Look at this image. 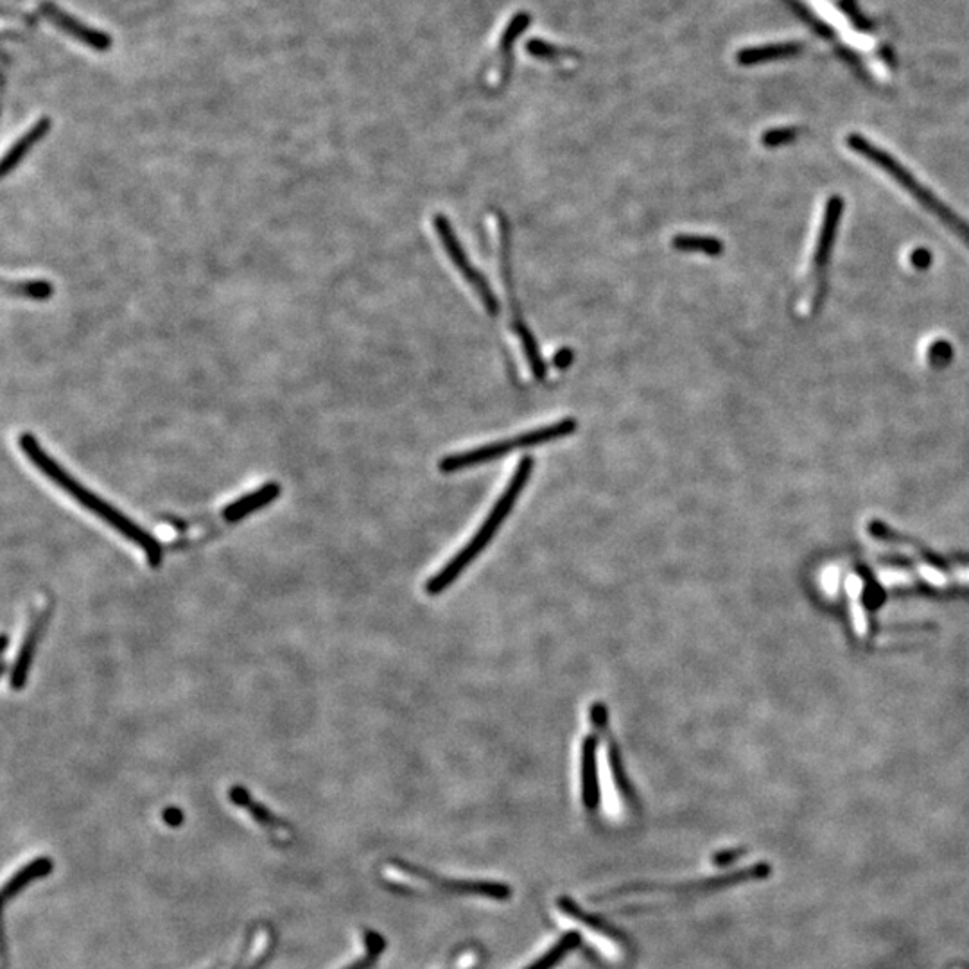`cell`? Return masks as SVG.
<instances>
[{
    "label": "cell",
    "instance_id": "cell-33",
    "mask_svg": "<svg viewBox=\"0 0 969 969\" xmlns=\"http://www.w3.org/2000/svg\"><path fill=\"white\" fill-rule=\"evenodd\" d=\"M573 361H574V352H573L571 348H561V350L553 356V367L559 368V370L569 368Z\"/></svg>",
    "mask_w": 969,
    "mask_h": 969
},
{
    "label": "cell",
    "instance_id": "cell-31",
    "mask_svg": "<svg viewBox=\"0 0 969 969\" xmlns=\"http://www.w3.org/2000/svg\"><path fill=\"white\" fill-rule=\"evenodd\" d=\"M162 818L169 827H180L183 824V820H185V815H183V811L180 808L167 807L162 813Z\"/></svg>",
    "mask_w": 969,
    "mask_h": 969
},
{
    "label": "cell",
    "instance_id": "cell-23",
    "mask_svg": "<svg viewBox=\"0 0 969 969\" xmlns=\"http://www.w3.org/2000/svg\"><path fill=\"white\" fill-rule=\"evenodd\" d=\"M580 939H582V937H580L578 932H567L564 937H563L552 950H548L543 957H539L533 964H530L528 968L524 969L555 968L571 950H574V948L580 945Z\"/></svg>",
    "mask_w": 969,
    "mask_h": 969
},
{
    "label": "cell",
    "instance_id": "cell-10",
    "mask_svg": "<svg viewBox=\"0 0 969 969\" xmlns=\"http://www.w3.org/2000/svg\"><path fill=\"white\" fill-rule=\"evenodd\" d=\"M514 447H515V442H514V440H506V442H503V440H499V442H492V444H486V445L476 447V449H471V451H465V453H456V455H451V456L442 458L440 464H438V469H440V473H444V475H451V473L465 471V469L482 465V464H486V462H494V460L504 458L506 455L512 453Z\"/></svg>",
    "mask_w": 969,
    "mask_h": 969
},
{
    "label": "cell",
    "instance_id": "cell-17",
    "mask_svg": "<svg viewBox=\"0 0 969 969\" xmlns=\"http://www.w3.org/2000/svg\"><path fill=\"white\" fill-rule=\"evenodd\" d=\"M799 51H801V47L798 44H788V42L767 44V45H756V47L741 49L738 53L736 60L743 67H752V65H759V64H767V62L796 56V54H799Z\"/></svg>",
    "mask_w": 969,
    "mask_h": 969
},
{
    "label": "cell",
    "instance_id": "cell-14",
    "mask_svg": "<svg viewBox=\"0 0 969 969\" xmlns=\"http://www.w3.org/2000/svg\"><path fill=\"white\" fill-rule=\"evenodd\" d=\"M51 119L49 117H42L29 132H25L11 148L9 152L4 155L2 163H0V174L2 178H5L9 172H13L18 163L24 161L27 157V153L40 142L47 137V133L51 132Z\"/></svg>",
    "mask_w": 969,
    "mask_h": 969
},
{
    "label": "cell",
    "instance_id": "cell-13",
    "mask_svg": "<svg viewBox=\"0 0 969 969\" xmlns=\"http://www.w3.org/2000/svg\"><path fill=\"white\" fill-rule=\"evenodd\" d=\"M229 799H230L232 805L242 808L264 829H268V831H275V829L291 831V824L289 822H286L284 818L277 817L269 808L264 807L262 803H257L253 799V796L241 785H236V787H232L229 790Z\"/></svg>",
    "mask_w": 969,
    "mask_h": 969
},
{
    "label": "cell",
    "instance_id": "cell-34",
    "mask_svg": "<svg viewBox=\"0 0 969 969\" xmlns=\"http://www.w3.org/2000/svg\"><path fill=\"white\" fill-rule=\"evenodd\" d=\"M736 856H738V851H726V853L717 855V856L713 858V864H715V866H727V864H730Z\"/></svg>",
    "mask_w": 969,
    "mask_h": 969
},
{
    "label": "cell",
    "instance_id": "cell-28",
    "mask_svg": "<svg viewBox=\"0 0 969 969\" xmlns=\"http://www.w3.org/2000/svg\"><path fill=\"white\" fill-rule=\"evenodd\" d=\"M609 754H611L609 758H611V767H612V774H614V779H616V787L622 790V794L625 798L631 799V787H629V781H627V776H625V770H623L620 749L614 743H611Z\"/></svg>",
    "mask_w": 969,
    "mask_h": 969
},
{
    "label": "cell",
    "instance_id": "cell-6",
    "mask_svg": "<svg viewBox=\"0 0 969 969\" xmlns=\"http://www.w3.org/2000/svg\"><path fill=\"white\" fill-rule=\"evenodd\" d=\"M842 209H844L842 198L831 196L827 200L826 210H824V218H822V227H820L818 240L815 244L813 268H815V277H817L815 282H817V304L818 306H820V299L824 295V269H826L827 260L831 257V248L835 244V234H837V229H838Z\"/></svg>",
    "mask_w": 969,
    "mask_h": 969
},
{
    "label": "cell",
    "instance_id": "cell-30",
    "mask_svg": "<svg viewBox=\"0 0 969 969\" xmlns=\"http://www.w3.org/2000/svg\"><path fill=\"white\" fill-rule=\"evenodd\" d=\"M910 264H912L915 269H926V268L932 264V253H930V250H926V248H915V250L910 253Z\"/></svg>",
    "mask_w": 969,
    "mask_h": 969
},
{
    "label": "cell",
    "instance_id": "cell-7",
    "mask_svg": "<svg viewBox=\"0 0 969 969\" xmlns=\"http://www.w3.org/2000/svg\"><path fill=\"white\" fill-rule=\"evenodd\" d=\"M768 873V867L759 864V866H754V867H749V869H743V871H736V873H729L724 876H713V878H708V880H699V882H691V884H684V886H670V887H664V886H627V887L614 888L612 892H609L611 897H618V896H623V894H632V892H697V890H717V888L729 887V886H734V884H741L745 880H752V878H763L765 875Z\"/></svg>",
    "mask_w": 969,
    "mask_h": 969
},
{
    "label": "cell",
    "instance_id": "cell-15",
    "mask_svg": "<svg viewBox=\"0 0 969 969\" xmlns=\"http://www.w3.org/2000/svg\"><path fill=\"white\" fill-rule=\"evenodd\" d=\"M54 871V862L49 856H38L31 862H27L24 867H20L18 873H15L2 888L4 901H11L15 896H18L25 887H29L33 882L47 878Z\"/></svg>",
    "mask_w": 969,
    "mask_h": 969
},
{
    "label": "cell",
    "instance_id": "cell-25",
    "mask_svg": "<svg viewBox=\"0 0 969 969\" xmlns=\"http://www.w3.org/2000/svg\"><path fill=\"white\" fill-rule=\"evenodd\" d=\"M365 948H367L365 957L348 964L345 969H374L379 957L387 950V939L374 930H365Z\"/></svg>",
    "mask_w": 969,
    "mask_h": 969
},
{
    "label": "cell",
    "instance_id": "cell-3",
    "mask_svg": "<svg viewBox=\"0 0 969 969\" xmlns=\"http://www.w3.org/2000/svg\"><path fill=\"white\" fill-rule=\"evenodd\" d=\"M847 144L853 152H856L858 155L866 157L867 161L873 162L876 167H880L882 171H886L890 178H894L896 183H899L903 189H906L921 205H925L930 212H934L950 230H954L963 241L966 242L969 246V225L966 221H963L961 218H957L948 207H945L932 192H928L899 162L896 161L894 157H890L887 152H884L882 148L871 144L867 139H864L862 135L858 133H851L847 137Z\"/></svg>",
    "mask_w": 969,
    "mask_h": 969
},
{
    "label": "cell",
    "instance_id": "cell-32",
    "mask_svg": "<svg viewBox=\"0 0 969 969\" xmlns=\"http://www.w3.org/2000/svg\"><path fill=\"white\" fill-rule=\"evenodd\" d=\"M253 937H255V926H251L246 935H244V946H242L241 957L238 959V963L230 969H246L244 968V963H246V957L253 946Z\"/></svg>",
    "mask_w": 969,
    "mask_h": 969
},
{
    "label": "cell",
    "instance_id": "cell-21",
    "mask_svg": "<svg viewBox=\"0 0 969 969\" xmlns=\"http://www.w3.org/2000/svg\"><path fill=\"white\" fill-rule=\"evenodd\" d=\"M671 246L679 251H693V253H704L710 257H719L724 253V242L711 236H697V234H679L671 240Z\"/></svg>",
    "mask_w": 969,
    "mask_h": 969
},
{
    "label": "cell",
    "instance_id": "cell-26",
    "mask_svg": "<svg viewBox=\"0 0 969 969\" xmlns=\"http://www.w3.org/2000/svg\"><path fill=\"white\" fill-rule=\"evenodd\" d=\"M952 356H954V350H952V345L945 339H937L934 341L930 347H928V352H926V357H928V363L935 368H943L946 367L950 361H952Z\"/></svg>",
    "mask_w": 969,
    "mask_h": 969
},
{
    "label": "cell",
    "instance_id": "cell-9",
    "mask_svg": "<svg viewBox=\"0 0 969 969\" xmlns=\"http://www.w3.org/2000/svg\"><path fill=\"white\" fill-rule=\"evenodd\" d=\"M530 16L526 13H517L512 16V20L506 24L504 31L499 36V42L495 45V54L490 62V69L486 73V81L494 83V86H501L508 80V74L512 71V49L517 38L523 34V31L528 27Z\"/></svg>",
    "mask_w": 969,
    "mask_h": 969
},
{
    "label": "cell",
    "instance_id": "cell-22",
    "mask_svg": "<svg viewBox=\"0 0 969 969\" xmlns=\"http://www.w3.org/2000/svg\"><path fill=\"white\" fill-rule=\"evenodd\" d=\"M526 49H528L530 56H533V58H537L541 62H548V64H574V60H576V54L571 49H563L559 45H553V44L539 40V38L528 42Z\"/></svg>",
    "mask_w": 969,
    "mask_h": 969
},
{
    "label": "cell",
    "instance_id": "cell-24",
    "mask_svg": "<svg viewBox=\"0 0 969 969\" xmlns=\"http://www.w3.org/2000/svg\"><path fill=\"white\" fill-rule=\"evenodd\" d=\"M47 13H49V16H51L53 20H56V24H60L65 31L74 33L78 38L84 40V42H88L90 45H95V47H106V45H108V40L104 38V34H99V33H95V31H92V29H88V27H83V25L78 24L76 20H73V18L67 16V15H64L62 11H58V9H53V11L47 9Z\"/></svg>",
    "mask_w": 969,
    "mask_h": 969
},
{
    "label": "cell",
    "instance_id": "cell-2",
    "mask_svg": "<svg viewBox=\"0 0 969 969\" xmlns=\"http://www.w3.org/2000/svg\"><path fill=\"white\" fill-rule=\"evenodd\" d=\"M533 465H535V460L532 456H524L519 462L517 469L512 475V480L508 482L506 490L495 501L494 508L490 510V514L484 519L482 528L478 530V533L447 564L444 565L433 578L427 580V583H426V592L427 594L436 596V594L444 592L445 589H449L455 583V580L469 567V564L475 559L480 557V553L490 544L492 537L501 528L503 521L508 517V514L512 512L514 504L517 503L523 488L526 486V482L530 480V476L533 473Z\"/></svg>",
    "mask_w": 969,
    "mask_h": 969
},
{
    "label": "cell",
    "instance_id": "cell-20",
    "mask_svg": "<svg viewBox=\"0 0 969 969\" xmlns=\"http://www.w3.org/2000/svg\"><path fill=\"white\" fill-rule=\"evenodd\" d=\"M559 906L564 910L567 915H571V917L576 919L578 923L585 925L587 928H591V930H594V932H598V934H602V935H605V937L618 939V941H625L623 934H622L618 928H614L612 925H609L607 921H603V919L598 917V915H592V914L583 912V910H582L574 901H571L569 897H561V899H559Z\"/></svg>",
    "mask_w": 969,
    "mask_h": 969
},
{
    "label": "cell",
    "instance_id": "cell-5",
    "mask_svg": "<svg viewBox=\"0 0 969 969\" xmlns=\"http://www.w3.org/2000/svg\"><path fill=\"white\" fill-rule=\"evenodd\" d=\"M390 864L401 871L404 875H407L409 878H415L429 887L438 888L442 892H447V894H458V896H484V897H490V899H508L510 894H512V888L504 884H497V882H473V880H447V878H440L433 873H429L427 869L424 867H418V866H413L409 862H404V860H390Z\"/></svg>",
    "mask_w": 969,
    "mask_h": 969
},
{
    "label": "cell",
    "instance_id": "cell-35",
    "mask_svg": "<svg viewBox=\"0 0 969 969\" xmlns=\"http://www.w3.org/2000/svg\"><path fill=\"white\" fill-rule=\"evenodd\" d=\"M220 968H221V964H218V966H214V968H210V969H220Z\"/></svg>",
    "mask_w": 969,
    "mask_h": 969
},
{
    "label": "cell",
    "instance_id": "cell-27",
    "mask_svg": "<svg viewBox=\"0 0 969 969\" xmlns=\"http://www.w3.org/2000/svg\"><path fill=\"white\" fill-rule=\"evenodd\" d=\"M798 135H799L798 128H774L763 135L761 142L765 148H779V146L794 142Z\"/></svg>",
    "mask_w": 969,
    "mask_h": 969
},
{
    "label": "cell",
    "instance_id": "cell-16",
    "mask_svg": "<svg viewBox=\"0 0 969 969\" xmlns=\"http://www.w3.org/2000/svg\"><path fill=\"white\" fill-rule=\"evenodd\" d=\"M512 327L523 345V352H524V357L530 365V370L532 374L537 377V381H544L546 376H548V368H546V363L541 356V350H539V345H537V339L533 336V332L528 328V325L524 323V320L521 318L519 311H512Z\"/></svg>",
    "mask_w": 969,
    "mask_h": 969
},
{
    "label": "cell",
    "instance_id": "cell-12",
    "mask_svg": "<svg viewBox=\"0 0 969 969\" xmlns=\"http://www.w3.org/2000/svg\"><path fill=\"white\" fill-rule=\"evenodd\" d=\"M598 736L589 734L582 743V801L587 809H596L600 803L598 768H596Z\"/></svg>",
    "mask_w": 969,
    "mask_h": 969
},
{
    "label": "cell",
    "instance_id": "cell-29",
    "mask_svg": "<svg viewBox=\"0 0 969 969\" xmlns=\"http://www.w3.org/2000/svg\"><path fill=\"white\" fill-rule=\"evenodd\" d=\"M277 946H279V935H277V932L273 930V926H268V946H266L262 957L257 959L251 966H248L246 969H262L264 966H268L269 961L273 959L275 952H277Z\"/></svg>",
    "mask_w": 969,
    "mask_h": 969
},
{
    "label": "cell",
    "instance_id": "cell-8",
    "mask_svg": "<svg viewBox=\"0 0 969 969\" xmlns=\"http://www.w3.org/2000/svg\"><path fill=\"white\" fill-rule=\"evenodd\" d=\"M49 618H51V605H44L31 618V623L27 627V632L24 636V641L18 648V655H16V659L13 662V668H11V680H9L11 690L18 691V690H22L25 686L29 671H31V664H33V659H34V653H36V648H38L42 634L47 629Z\"/></svg>",
    "mask_w": 969,
    "mask_h": 969
},
{
    "label": "cell",
    "instance_id": "cell-18",
    "mask_svg": "<svg viewBox=\"0 0 969 969\" xmlns=\"http://www.w3.org/2000/svg\"><path fill=\"white\" fill-rule=\"evenodd\" d=\"M576 429H578V422L574 418H565L553 426H544V427L523 433L515 436L514 442H515V447H535V445L561 440L564 436H569L571 433H574Z\"/></svg>",
    "mask_w": 969,
    "mask_h": 969
},
{
    "label": "cell",
    "instance_id": "cell-4",
    "mask_svg": "<svg viewBox=\"0 0 969 969\" xmlns=\"http://www.w3.org/2000/svg\"><path fill=\"white\" fill-rule=\"evenodd\" d=\"M435 230L438 234V240L442 242L445 253L449 255V259L453 260V264L456 266V269L464 275V279L469 282V286L478 293V299L482 300L486 313L490 317H495L499 313V300L497 297L494 295L492 288L488 286L486 279L484 275L471 264L462 242L458 241L449 220L444 216V214H436L435 220Z\"/></svg>",
    "mask_w": 969,
    "mask_h": 969
},
{
    "label": "cell",
    "instance_id": "cell-11",
    "mask_svg": "<svg viewBox=\"0 0 969 969\" xmlns=\"http://www.w3.org/2000/svg\"><path fill=\"white\" fill-rule=\"evenodd\" d=\"M280 495V484H275V482H269V484H262L260 488L241 495L240 499L229 503L223 510H221V519L227 523V524H234L238 521H241L244 517H248L250 514L268 506L269 503H273L277 497Z\"/></svg>",
    "mask_w": 969,
    "mask_h": 969
},
{
    "label": "cell",
    "instance_id": "cell-1",
    "mask_svg": "<svg viewBox=\"0 0 969 969\" xmlns=\"http://www.w3.org/2000/svg\"><path fill=\"white\" fill-rule=\"evenodd\" d=\"M18 445H20L22 453L33 462V465L40 473H44L53 484H58L73 499H76L81 506H84L86 510H90L92 514H95L97 517L106 521L121 535H124L128 541L137 544L144 552L148 564L152 565V567H161L162 561H163V548H162L161 541L155 535H152L148 530L141 528L135 521L128 519L115 506H112L110 503H106L104 499L95 495L92 490L83 486L56 460H53L45 453V449H42V445L38 444V440H36V436L33 433H22L18 436Z\"/></svg>",
    "mask_w": 969,
    "mask_h": 969
},
{
    "label": "cell",
    "instance_id": "cell-19",
    "mask_svg": "<svg viewBox=\"0 0 969 969\" xmlns=\"http://www.w3.org/2000/svg\"><path fill=\"white\" fill-rule=\"evenodd\" d=\"M4 291L9 297L33 300V302H45L54 295V286L49 280H5Z\"/></svg>",
    "mask_w": 969,
    "mask_h": 969
}]
</instances>
